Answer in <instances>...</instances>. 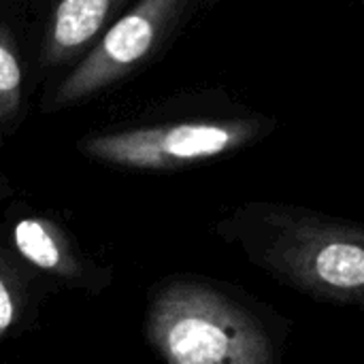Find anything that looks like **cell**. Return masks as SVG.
Wrapping results in <instances>:
<instances>
[{"label":"cell","instance_id":"cell-1","mask_svg":"<svg viewBox=\"0 0 364 364\" xmlns=\"http://www.w3.org/2000/svg\"><path fill=\"white\" fill-rule=\"evenodd\" d=\"M149 337L166 364H273L258 320L196 284H175L156 299Z\"/></svg>","mask_w":364,"mask_h":364},{"label":"cell","instance_id":"cell-7","mask_svg":"<svg viewBox=\"0 0 364 364\" xmlns=\"http://www.w3.org/2000/svg\"><path fill=\"white\" fill-rule=\"evenodd\" d=\"M21 98V66L9 32L0 28V122L9 119Z\"/></svg>","mask_w":364,"mask_h":364},{"label":"cell","instance_id":"cell-6","mask_svg":"<svg viewBox=\"0 0 364 364\" xmlns=\"http://www.w3.org/2000/svg\"><path fill=\"white\" fill-rule=\"evenodd\" d=\"M15 245H17L19 254L38 269H45V271L62 269V262H64L62 250L45 222H41V220L17 222Z\"/></svg>","mask_w":364,"mask_h":364},{"label":"cell","instance_id":"cell-4","mask_svg":"<svg viewBox=\"0 0 364 364\" xmlns=\"http://www.w3.org/2000/svg\"><path fill=\"white\" fill-rule=\"evenodd\" d=\"M279 256L296 279L328 294H360L364 286V250L360 237L314 228L286 237Z\"/></svg>","mask_w":364,"mask_h":364},{"label":"cell","instance_id":"cell-8","mask_svg":"<svg viewBox=\"0 0 364 364\" xmlns=\"http://www.w3.org/2000/svg\"><path fill=\"white\" fill-rule=\"evenodd\" d=\"M13 316H15V305H13L11 290H9V286L2 282V277H0V337L11 328Z\"/></svg>","mask_w":364,"mask_h":364},{"label":"cell","instance_id":"cell-5","mask_svg":"<svg viewBox=\"0 0 364 364\" xmlns=\"http://www.w3.org/2000/svg\"><path fill=\"white\" fill-rule=\"evenodd\" d=\"M111 9H113L111 0L60 2L53 11L47 58L51 62H62L68 55L77 53V49H81L87 41L96 36Z\"/></svg>","mask_w":364,"mask_h":364},{"label":"cell","instance_id":"cell-3","mask_svg":"<svg viewBox=\"0 0 364 364\" xmlns=\"http://www.w3.org/2000/svg\"><path fill=\"white\" fill-rule=\"evenodd\" d=\"M179 11L175 0H145L111 26L100 45L64 79L55 105H70L113 83L139 64L160 38L164 26Z\"/></svg>","mask_w":364,"mask_h":364},{"label":"cell","instance_id":"cell-2","mask_svg":"<svg viewBox=\"0 0 364 364\" xmlns=\"http://www.w3.org/2000/svg\"><path fill=\"white\" fill-rule=\"evenodd\" d=\"M252 134L254 126L247 122H188L92 136L81 147L111 164L158 171L215 158L243 145Z\"/></svg>","mask_w":364,"mask_h":364}]
</instances>
